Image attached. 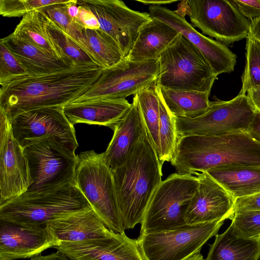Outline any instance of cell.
<instances>
[{
    "label": "cell",
    "instance_id": "15",
    "mask_svg": "<svg viewBox=\"0 0 260 260\" xmlns=\"http://www.w3.org/2000/svg\"><path fill=\"white\" fill-rule=\"evenodd\" d=\"M31 183L24 149L14 138L7 114L0 109V205L24 193Z\"/></svg>",
    "mask_w": 260,
    "mask_h": 260
},
{
    "label": "cell",
    "instance_id": "40",
    "mask_svg": "<svg viewBox=\"0 0 260 260\" xmlns=\"http://www.w3.org/2000/svg\"><path fill=\"white\" fill-rule=\"evenodd\" d=\"M252 210H260V192L235 201L234 213Z\"/></svg>",
    "mask_w": 260,
    "mask_h": 260
},
{
    "label": "cell",
    "instance_id": "18",
    "mask_svg": "<svg viewBox=\"0 0 260 260\" xmlns=\"http://www.w3.org/2000/svg\"><path fill=\"white\" fill-rule=\"evenodd\" d=\"M195 175L199 184L185 213L186 224L231 219L234 214L235 200L206 172Z\"/></svg>",
    "mask_w": 260,
    "mask_h": 260
},
{
    "label": "cell",
    "instance_id": "2",
    "mask_svg": "<svg viewBox=\"0 0 260 260\" xmlns=\"http://www.w3.org/2000/svg\"><path fill=\"white\" fill-rule=\"evenodd\" d=\"M162 166L146 132L133 147L125 162L112 171L125 229H134L141 223L162 181Z\"/></svg>",
    "mask_w": 260,
    "mask_h": 260
},
{
    "label": "cell",
    "instance_id": "38",
    "mask_svg": "<svg viewBox=\"0 0 260 260\" xmlns=\"http://www.w3.org/2000/svg\"><path fill=\"white\" fill-rule=\"evenodd\" d=\"M240 12L250 20L260 17V0H231Z\"/></svg>",
    "mask_w": 260,
    "mask_h": 260
},
{
    "label": "cell",
    "instance_id": "20",
    "mask_svg": "<svg viewBox=\"0 0 260 260\" xmlns=\"http://www.w3.org/2000/svg\"><path fill=\"white\" fill-rule=\"evenodd\" d=\"M112 129L113 137L103 152L104 161L111 171L125 162L133 147L147 132L137 94L129 109Z\"/></svg>",
    "mask_w": 260,
    "mask_h": 260
},
{
    "label": "cell",
    "instance_id": "24",
    "mask_svg": "<svg viewBox=\"0 0 260 260\" xmlns=\"http://www.w3.org/2000/svg\"><path fill=\"white\" fill-rule=\"evenodd\" d=\"M179 33L166 23L151 18L140 28L126 59L141 61L158 59Z\"/></svg>",
    "mask_w": 260,
    "mask_h": 260
},
{
    "label": "cell",
    "instance_id": "32",
    "mask_svg": "<svg viewBox=\"0 0 260 260\" xmlns=\"http://www.w3.org/2000/svg\"><path fill=\"white\" fill-rule=\"evenodd\" d=\"M245 49V67L239 94H246L248 90L260 86V42L250 33L246 38Z\"/></svg>",
    "mask_w": 260,
    "mask_h": 260
},
{
    "label": "cell",
    "instance_id": "45",
    "mask_svg": "<svg viewBox=\"0 0 260 260\" xmlns=\"http://www.w3.org/2000/svg\"><path fill=\"white\" fill-rule=\"evenodd\" d=\"M137 2L143 3L144 5L149 6H161V5L170 4L176 2V0H137Z\"/></svg>",
    "mask_w": 260,
    "mask_h": 260
},
{
    "label": "cell",
    "instance_id": "26",
    "mask_svg": "<svg viewBox=\"0 0 260 260\" xmlns=\"http://www.w3.org/2000/svg\"><path fill=\"white\" fill-rule=\"evenodd\" d=\"M210 245L204 260H258L260 240L248 239L237 235L232 225L221 234H217Z\"/></svg>",
    "mask_w": 260,
    "mask_h": 260
},
{
    "label": "cell",
    "instance_id": "10",
    "mask_svg": "<svg viewBox=\"0 0 260 260\" xmlns=\"http://www.w3.org/2000/svg\"><path fill=\"white\" fill-rule=\"evenodd\" d=\"M256 110L247 94H238L229 101L211 102L208 110L193 118L176 117L179 137L218 136L247 133Z\"/></svg>",
    "mask_w": 260,
    "mask_h": 260
},
{
    "label": "cell",
    "instance_id": "21",
    "mask_svg": "<svg viewBox=\"0 0 260 260\" xmlns=\"http://www.w3.org/2000/svg\"><path fill=\"white\" fill-rule=\"evenodd\" d=\"M131 106L126 99H95L72 102L63 106V113L70 123L104 125L112 129Z\"/></svg>",
    "mask_w": 260,
    "mask_h": 260
},
{
    "label": "cell",
    "instance_id": "9",
    "mask_svg": "<svg viewBox=\"0 0 260 260\" xmlns=\"http://www.w3.org/2000/svg\"><path fill=\"white\" fill-rule=\"evenodd\" d=\"M175 12L188 15L193 26L224 45L246 38L249 33L250 21L232 1H182Z\"/></svg>",
    "mask_w": 260,
    "mask_h": 260
},
{
    "label": "cell",
    "instance_id": "36",
    "mask_svg": "<svg viewBox=\"0 0 260 260\" xmlns=\"http://www.w3.org/2000/svg\"><path fill=\"white\" fill-rule=\"evenodd\" d=\"M66 0H1L0 14L4 17L23 16L28 12L51 5L66 3Z\"/></svg>",
    "mask_w": 260,
    "mask_h": 260
},
{
    "label": "cell",
    "instance_id": "27",
    "mask_svg": "<svg viewBox=\"0 0 260 260\" xmlns=\"http://www.w3.org/2000/svg\"><path fill=\"white\" fill-rule=\"evenodd\" d=\"M47 21L46 16L41 10H33L22 17L13 33L57 59L75 62L64 53L51 38L47 29Z\"/></svg>",
    "mask_w": 260,
    "mask_h": 260
},
{
    "label": "cell",
    "instance_id": "5",
    "mask_svg": "<svg viewBox=\"0 0 260 260\" xmlns=\"http://www.w3.org/2000/svg\"><path fill=\"white\" fill-rule=\"evenodd\" d=\"M156 85L166 89L210 93L217 78L202 52L179 34L161 53Z\"/></svg>",
    "mask_w": 260,
    "mask_h": 260
},
{
    "label": "cell",
    "instance_id": "7",
    "mask_svg": "<svg viewBox=\"0 0 260 260\" xmlns=\"http://www.w3.org/2000/svg\"><path fill=\"white\" fill-rule=\"evenodd\" d=\"M31 183L23 194L50 191L75 183V149L55 137L39 140L23 148Z\"/></svg>",
    "mask_w": 260,
    "mask_h": 260
},
{
    "label": "cell",
    "instance_id": "33",
    "mask_svg": "<svg viewBox=\"0 0 260 260\" xmlns=\"http://www.w3.org/2000/svg\"><path fill=\"white\" fill-rule=\"evenodd\" d=\"M47 29L50 36L68 57L75 62L98 65L80 45L63 31L58 25L47 17Z\"/></svg>",
    "mask_w": 260,
    "mask_h": 260
},
{
    "label": "cell",
    "instance_id": "29",
    "mask_svg": "<svg viewBox=\"0 0 260 260\" xmlns=\"http://www.w3.org/2000/svg\"><path fill=\"white\" fill-rule=\"evenodd\" d=\"M159 88L167 108L175 117L195 118L204 114L209 108L210 93Z\"/></svg>",
    "mask_w": 260,
    "mask_h": 260
},
{
    "label": "cell",
    "instance_id": "1",
    "mask_svg": "<svg viewBox=\"0 0 260 260\" xmlns=\"http://www.w3.org/2000/svg\"><path fill=\"white\" fill-rule=\"evenodd\" d=\"M102 69L95 64L77 63L54 73L18 78L1 86L0 109L10 120L31 110L63 107L87 91Z\"/></svg>",
    "mask_w": 260,
    "mask_h": 260
},
{
    "label": "cell",
    "instance_id": "3",
    "mask_svg": "<svg viewBox=\"0 0 260 260\" xmlns=\"http://www.w3.org/2000/svg\"><path fill=\"white\" fill-rule=\"evenodd\" d=\"M170 162L177 173L189 175L226 165L260 166V142L247 133L179 136Z\"/></svg>",
    "mask_w": 260,
    "mask_h": 260
},
{
    "label": "cell",
    "instance_id": "28",
    "mask_svg": "<svg viewBox=\"0 0 260 260\" xmlns=\"http://www.w3.org/2000/svg\"><path fill=\"white\" fill-rule=\"evenodd\" d=\"M77 43L103 69L111 67L123 59L116 42L101 29H84L83 38Z\"/></svg>",
    "mask_w": 260,
    "mask_h": 260
},
{
    "label": "cell",
    "instance_id": "34",
    "mask_svg": "<svg viewBox=\"0 0 260 260\" xmlns=\"http://www.w3.org/2000/svg\"><path fill=\"white\" fill-rule=\"evenodd\" d=\"M69 1L68 0L65 3L51 5L39 10L77 43L83 38L84 28L68 14L67 3Z\"/></svg>",
    "mask_w": 260,
    "mask_h": 260
},
{
    "label": "cell",
    "instance_id": "31",
    "mask_svg": "<svg viewBox=\"0 0 260 260\" xmlns=\"http://www.w3.org/2000/svg\"><path fill=\"white\" fill-rule=\"evenodd\" d=\"M156 90L159 101L160 113L159 151L158 156L160 162L163 165L165 161H171L179 136L176 125L175 117L167 108L161 95L160 88L157 85Z\"/></svg>",
    "mask_w": 260,
    "mask_h": 260
},
{
    "label": "cell",
    "instance_id": "23",
    "mask_svg": "<svg viewBox=\"0 0 260 260\" xmlns=\"http://www.w3.org/2000/svg\"><path fill=\"white\" fill-rule=\"evenodd\" d=\"M27 71L28 76L54 73L73 67L76 62L55 58L34 44L20 38L13 33L1 39Z\"/></svg>",
    "mask_w": 260,
    "mask_h": 260
},
{
    "label": "cell",
    "instance_id": "25",
    "mask_svg": "<svg viewBox=\"0 0 260 260\" xmlns=\"http://www.w3.org/2000/svg\"><path fill=\"white\" fill-rule=\"evenodd\" d=\"M206 172L235 200L260 192V166L226 165Z\"/></svg>",
    "mask_w": 260,
    "mask_h": 260
},
{
    "label": "cell",
    "instance_id": "43",
    "mask_svg": "<svg viewBox=\"0 0 260 260\" xmlns=\"http://www.w3.org/2000/svg\"><path fill=\"white\" fill-rule=\"evenodd\" d=\"M247 95L250 100L255 110L260 112V86L248 90Z\"/></svg>",
    "mask_w": 260,
    "mask_h": 260
},
{
    "label": "cell",
    "instance_id": "12",
    "mask_svg": "<svg viewBox=\"0 0 260 260\" xmlns=\"http://www.w3.org/2000/svg\"><path fill=\"white\" fill-rule=\"evenodd\" d=\"M159 71L158 59L134 61L123 58L111 67L103 69L96 82L73 102L100 98L125 99L155 81Z\"/></svg>",
    "mask_w": 260,
    "mask_h": 260
},
{
    "label": "cell",
    "instance_id": "6",
    "mask_svg": "<svg viewBox=\"0 0 260 260\" xmlns=\"http://www.w3.org/2000/svg\"><path fill=\"white\" fill-rule=\"evenodd\" d=\"M75 181L106 227L116 233L125 232L112 172L103 153L91 150L78 154Z\"/></svg>",
    "mask_w": 260,
    "mask_h": 260
},
{
    "label": "cell",
    "instance_id": "46",
    "mask_svg": "<svg viewBox=\"0 0 260 260\" xmlns=\"http://www.w3.org/2000/svg\"><path fill=\"white\" fill-rule=\"evenodd\" d=\"M186 260H204L200 252H197Z\"/></svg>",
    "mask_w": 260,
    "mask_h": 260
},
{
    "label": "cell",
    "instance_id": "39",
    "mask_svg": "<svg viewBox=\"0 0 260 260\" xmlns=\"http://www.w3.org/2000/svg\"><path fill=\"white\" fill-rule=\"evenodd\" d=\"M78 6L79 11L76 22L85 29L94 30L100 28L98 18L93 13L83 6Z\"/></svg>",
    "mask_w": 260,
    "mask_h": 260
},
{
    "label": "cell",
    "instance_id": "35",
    "mask_svg": "<svg viewBox=\"0 0 260 260\" xmlns=\"http://www.w3.org/2000/svg\"><path fill=\"white\" fill-rule=\"evenodd\" d=\"M231 219V224L237 235L260 240V210L236 212Z\"/></svg>",
    "mask_w": 260,
    "mask_h": 260
},
{
    "label": "cell",
    "instance_id": "41",
    "mask_svg": "<svg viewBox=\"0 0 260 260\" xmlns=\"http://www.w3.org/2000/svg\"><path fill=\"white\" fill-rule=\"evenodd\" d=\"M247 133L253 139L260 142V112L257 110L250 122Z\"/></svg>",
    "mask_w": 260,
    "mask_h": 260
},
{
    "label": "cell",
    "instance_id": "17",
    "mask_svg": "<svg viewBox=\"0 0 260 260\" xmlns=\"http://www.w3.org/2000/svg\"><path fill=\"white\" fill-rule=\"evenodd\" d=\"M61 243L47 224L23 226L0 220V260L31 258Z\"/></svg>",
    "mask_w": 260,
    "mask_h": 260
},
{
    "label": "cell",
    "instance_id": "42",
    "mask_svg": "<svg viewBox=\"0 0 260 260\" xmlns=\"http://www.w3.org/2000/svg\"><path fill=\"white\" fill-rule=\"evenodd\" d=\"M28 260H72L63 253L59 251H57L51 254L42 255L41 254L34 256L31 257Z\"/></svg>",
    "mask_w": 260,
    "mask_h": 260
},
{
    "label": "cell",
    "instance_id": "30",
    "mask_svg": "<svg viewBox=\"0 0 260 260\" xmlns=\"http://www.w3.org/2000/svg\"><path fill=\"white\" fill-rule=\"evenodd\" d=\"M155 80L137 93L147 133L157 155L159 151L160 113Z\"/></svg>",
    "mask_w": 260,
    "mask_h": 260
},
{
    "label": "cell",
    "instance_id": "19",
    "mask_svg": "<svg viewBox=\"0 0 260 260\" xmlns=\"http://www.w3.org/2000/svg\"><path fill=\"white\" fill-rule=\"evenodd\" d=\"M53 248L72 260H144L137 240L125 232L103 238L61 242Z\"/></svg>",
    "mask_w": 260,
    "mask_h": 260
},
{
    "label": "cell",
    "instance_id": "11",
    "mask_svg": "<svg viewBox=\"0 0 260 260\" xmlns=\"http://www.w3.org/2000/svg\"><path fill=\"white\" fill-rule=\"evenodd\" d=\"M224 220L186 225L171 231L140 234L137 241L144 260H186L200 252Z\"/></svg>",
    "mask_w": 260,
    "mask_h": 260
},
{
    "label": "cell",
    "instance_id": "8",
    "mask_svg": "<svg viewBox=\"0 0 260 260\" xmlns=\"http://www.w3.org/2000/svg\"><path fill=\"white\" fill-rule=\"evenodd\" d=\"M198 184L197 176L177 173L162 181L145 212L140 234L171 231L187 225L185 213Z\"/></svg>",
    "mask_w": 260,
    "mask_h": 260
},
{
    "label": "cell",
    "instance_id": "14",
    "mask_svg": "<svg viewBox=\"0 0 260 260\" xmlns=\"http://www.w3.org/2000/svg\"><path fill=\"white\" fill-rule=\"evenodd\" d=\"M77 4L93 13L100 29L116 42L123 58L128 56L140 28L151 19L149 13L133 10L120 0H82Z\"/></svg>",
    "mask_w": 260,
    "mask_h": 260
},
{
    "label": "cell",
    "instance_id": "13",
    "mask_svg": "<svg viewBox=\"0 0 260 260\" xmlns=\"http://www.w3.org/2000/svg\"><path fill=\"white\" fill-rule=\"evenodd\" d=\"M10 120L13 135L23 148L49 137H55L75 150L78 146L74 125L63 107L36 109L20 113Z\"/></svg>",
    "mask_w": 260,
    "mask_h": 260
},
{
    "label": "cell",
    "instance_id": "22",
    "mask_svg": "<svg viewBox=\"0 0 260 260\" xmlns=\"http://www.w3.org/2000/svg\"><path fill=\"white\" fill-rule=\"evenodd\" d=\"M47 224L61 242L103 238L114 233L106 227L92 209L50 221Z\"/></svg>",
    "mask_w": 260,
    "mask_h": 260
},
{
    "label": "cell",
    "instance_id": "16",
    "mask_svg": "<svg viewBox=\"0 0 260 260\" xmlns=\"http://www.w3.org/2000/svg\"><path fill=\"white\" fill-rule=\"evenodd\" d=\"M151 18L170 25L195 45L203 54L217 76L232 72L236 64L237 56L224 44L214 40L197 31L185 17L167 7L149 6Z\"/></svg>",
    "mask_w": 260,
    "mask_h": 260
},
{
    "label": "cell",
    "instance_id": "4",
    "mask_svg": "<svg viewBox=\"0 0 260 260\" xmlns=\"http://www.w3.org/2000/svg\"><path fill=\"white\" fill-rule=\"evenodd\" d=\"M92 209L76 183L37 194H22L0 205V220L23 226L48 222Z\"/></svg>",
    "mask_w": 260,
    "mask_h": 260
},
{
    "label": "cell",
    "instance_id": "44",
    "mask_svg": "<svg viewBox=\"0 0 260 260\" xmlns=\"http://www.w3.org/2000/svg\"><path fill=\"white\" fill-rule=\"evenodd\" d=\"M250 21L249 33L260 42V17Z\"/></svg>",
    "mask_w": 260,
    "mask_h": 260
},
{
    "label": "cell",
    "instance_id": "37",
    "mask_svg": "<svg viewBox=\"0 0 260 260\" xmlns=\"http://www.w3.org/2000/svg\"><path fill=\"white\" fill-rule=\"evenodd\" d=\"M28 76L26 69L0 42V84L4 85L18 78Z\"/></svg>",
    "mask_w": 260,
    "mask_h": 260
}]
</instances>
